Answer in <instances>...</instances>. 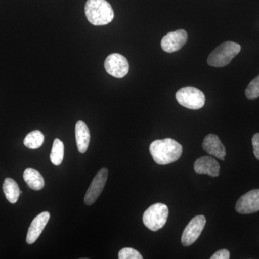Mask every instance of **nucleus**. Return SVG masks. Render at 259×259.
<instances>
[{
  "label": "nucleus",
  "instance_id": "22",
  "mask_svg": "<svg viewBox=\"0 0 259 259\" xmlns=\"http://www.w3.org/2000/svg\"><path fill=\"white\" fill-rule=\"evenodd\" d=\"M211 259H228L230 258L229 250L227 249H222L218 250L216 253L210 257Z\"/></svg>",
  "mask_w": 259,
  "mask_h": 259
},
{
  "label": "nucleus",
  "instance_id": "5",
  "mask_svg": "<svg viewBox=\"0 0 259 259\" xmlns=\"http://www.w3.org/2000/svg\"><path fill=\"white\" fill-rule=\"evenodd\" d=\"M177 102L191 110H199L205 104V96L199 89L193 87L181 88L176 94Z\"/></svg>",
  "mask_w": 259,
  "mask_h": 259
},
{
  "label": "nucleus",
  "instance_id": "9",
  "mask_svg": "<svg viewBox=\"0 0 259 259\" xmlns=\"http://www.w3.org/2000/svg\"><path fill=\"white\" fill-rule=\"evenodd\" d=\"M187 39V32L182 29L168 32L161 40L162 49L167 53L176 52L185 45Z\"/></svg>",
  "mask_w": 259,
  "mask_h": 259
},
{
  "label": "nucleus",
  "instance_id": "4",
  "mask_svg": "<svg viewBox=\"0 0 259 259\" xmlns=\"http://www.w3.org/2000/svg\"><path fill=\"white\" fill-rule=\"evenodd\" d=\"M168 208L162 203H156L146 209L143 216L145 226L151 231H157L166 224L168 219Z\"/></svg>",
  "mask_w": 259,
  "mask_h": 259
},
{
  "label": "nucleus",
  "instance_id": "12",
  "mask_svg": "<svg viewBox=\"0 0 259 259\" xmlns=\"http://www.w3.org/2000/svg\"><path fill=\"white\" fill-rule=\"evenodd\" d=\"M194 171L199 175H207L216 177L220 175V165L218 162L211 156H202L194 162Z\"/></svg>",
  "mask_w": 259,
  "mask_h": 259
},
{
  "label": "nucleus",
  "instance_id": "16",
  "mask_svg": "<svg viewBox=\"0 0 259 259\" xmlns=\"http://www.w3.org/2000/svg\"><path fill=\"white\" fill-rule=\"evenodd\" d=\"M3 192L7 199L12 204L16 203L20 197V188L17 182L11 178L5 179L3 184Z\"/></svg>",
  "mask_w": 259,
  "mask_h": 259
},
{
  "label": "nucleus",
  "instance_id": "7",
  "mask_svg": "<svg viewBox=\"0 0 259 259\" xmlns=\"http://www.w3.org/2000/svg\"><path fill=\"white\" fill-rule=\"evenodd\" d=\"M206 224L204 215H197L191 220L186 226L182 236V243L185 246H190L198 239Z\"/></svg>",
  "mask_w": 259,
  "mask_h": 259
},
{
  "label": "nucleus",
  "instance_id": "19",
  "mask_svg": "<svg viewBox=\"0 0 259 259\" xmlns=\"http://www.w3.org/2000/svg\"><path fill=\"white\" fill-rule=\"evenodd\" d=\"M245 97L253 100L259 97V75L250 81L245 91Z\"/></svg>",
  "mask_w": 259,
  "mask_h": 259
},
{
  "label": "nucleus",
  "instance_id": "20",
  "mask_svg": "<svg viewBox=\"0 0 259 259\" xmlns=\"http://www.w3.org/2000/svg\"><path fill=\"white\" fill-rule=\"evenodd\" d=\"M119 259H142L143 256L138 250L132 248H124L118 253Z\"/></svg>",
  "mask_w": 259,
  "mask_h": 259
},
{
  "label": "nucleus",
  "instance_id": "10",
  "mask_svg": "<svg viewBox=\"0 0 259 259\" xmlns=\"http://www.w3.org/2000/svg\"><path fill=\"white\" fill-rule=\"evenodd\" d=\"M237 212L242 214H252L259 211V189L250 190L238 199Z\"/></svg>",
  "mask_w": 259,
  "mask_h": 259
},
{
  "label": "nucleus",
  "instance_id": "8",
  "mask_svg": "<svg viewBox=\"0 0 259 259\" xmlns=\"http://www.w3.org/2000/svg\"><path fill=\"white\" fill-rule=\"evenodd\" d=\"M107 177H108V170L107 168H102L96 176L93 179L91 185L87 191L84 197V203L87 205H92L96 202L99 196L104 190L106 184Z\"/></svg>",
  "mask_w": 259,
  "mask_h": 259
},
{
  "label": "nucleus",
  "instance_id": "11",
  "mask_svg": "<svg viewBox=\"0 0 259 259\" xmlns=\"http://www.w3.org/2000/svg\"><path fill=\"white\" fill-rule=\"evenodd\" d=\"M50 219V213L42 212L34 218L29 228L26 237V242L28 244H32L38 239L42 231L47 226Z\"/></svg>",
  "mask_w": 259,
  "mask_h": 259
},
{
  "label": "nucleus",
  "instance_id": "2",
  "mask_svg": "<svg viewBox=\"0 0 259 259\" xmlns=\"http://www.w3.org/2000/svg\"><path fill=\"white\" fill-rule=\"evenodd\" d=\"M88 21L94 25H105L115 17L111 5L106 0H88L84 8Z\"/></svg>",
  "mask_w": 259,
  "mask_h": 259
},
{
  "label": "nucleus",
  "instance_id": "15",
  "mask_svg": "<svg viewBox=\"0 0 259 259\" xmlns=\"http://www.w3.org/2000/svg\"><path fill=\"white\" fill-rule=\"evenodd\" d=\"M23 179L30 188L34 190H42L45 185L44 177L36 170L27 168L23 174Z\"/></svg>",
  "mask_w": 259,
  "mask_h": 259
},
{
  "label": "nucleus",
  "instance_id": "14",
  "mask_svg": "<svg viewBox=\"0 0 259 259\" xmlns=\"http://www.w3.org/2000/svg\"><path fill=\"white\" fill-rule=\"evenodd\" d=\"M76 145L80 153L88 151L90 141V132L88 125L83 121H78L75 127Z\"/></svg>",
  "mask_w": 259,
  "mask_h": 259
},
{
  "label": "nucleus",
  "instance_id": "1",
  "mask_svg": "<svg viewBox=\"0 0 259 259\" xmlns=\"http://www.w3.org/2000/svg\"><path fill=\"white\" fill-rule=\"evenodd\" d=\"M149 150L153 161L159 165L170 164L177 161L183 151L182 145L168 138L153 141Z\"/></svg>",
  "mask_w": 259,
  "mask_h": 259
},
{
  "label": "nucleus",
  "instance_id": "17",
  "mask_svg": "<svg viewBox=\"0 0 259 259\" xmlns=\"http://www.w3.org/2000/svg\"><path fill=\"white\" fill-rule=\"evenodd\" d=\"M64 156V145L60 139H56L53 144L50 155L51 161L55 166H59L62 163Z\"/></svg>",
  "mask_w": 259,
  "mask_h": 259
},
{
  "label": "nucleus",
  "instance_id": "21",
  "mask_svg": "<svg viewBox=\"0 0 259 259\" xmlns=\"http://www.w3.org/2000/svg\"><path fill=\"white\" fill-rule=\"evenodd\" d=\"M252 145H253L255 157L259 160V133L253 135L252 138Z\"/></svg>",
  "mask_w": 259,
  "mask_h": 259
},
{
  "label": "nucleus",
  "instance_id": "13",
  "mask_svg": "<svg viewBox=\"0 0 259 259\" xmlns=\"http://www.w3.org/2000/svg\"><path fill=\"white\" fill-rule=\"evenodd\" d=\"M202 148L211 156L224 161L226 155V147L216 135H207L202 143Z\"/></svg>",
  "mask_w": 259,
  "mask_h": 259
},
{
  "label": "nucleus",
  "instance_id": "6",
  "mask_svg": "<svg viewBox=\"0 0 259 259\" xmlns=\"http://www.w3.org/2000/svg\"><path fill=\"white\" fill-rule=\"evenodd\" d=\"M105 69L107 73L115 78H123L129 71V63L121 54H112L105 61Z\"/></svg>",
  "mask_w": 259,
  "mask_h": 259
},
{
  "label": "nucleus",
  "instance_id": "18",
  "mask_svg": "<svg viewBox=\"0 0 259 259\" xmlns=\"http://www.w3.org/2000/svg\"><path fill=\"white\" fill-rule=\"evenodd\" d=\"M44 135L41 131H33L29 133L25 139H24V145L28 148L31 149H36L42 146L44 142Z\"/></svg>",
  "mask_w": 259,
  "mask_h": 259
},
{
  "label": "nucleus",
  "instance_id": "3",
  "mask_svg": "<svg viewBox=\"0 0 259 259\" xmlns=\"http://www.w3.org/2000/svg\"><path fill=\"white\" fill-rule=\"evenodd\" d=\"M241 50V46L236 42L232 41L223 42L209 54L207 59V64L213 67L226 66L239 54Z\"/></svg>",
  "mask_w": 259,
  "mask_h": 259
}]
</instances>
